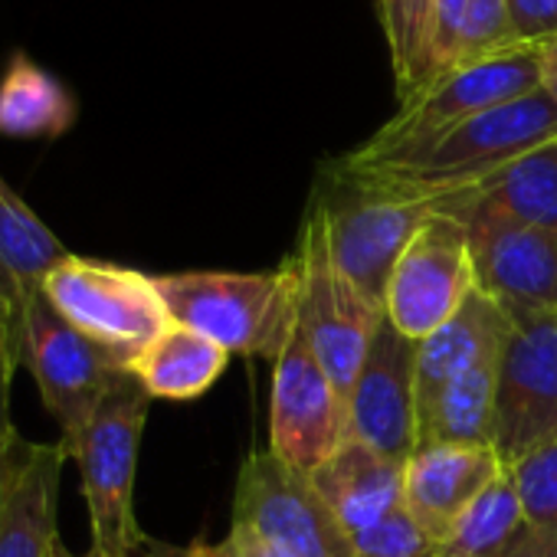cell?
Here are the masks:
<instances>
[{"label": "cell", "instance_id": "cell-31", "mask_svg": "<svg viewBox=\"0 0 557 557\" xmlns=\"http://www.w3.org/2000/svg\"><path fill=\"white\" fill-rule=\"evenodd\" d=\"M177 557H278V554H272L249 531L230 524V534L223 541H190L187 547L177 550Z\"/></svg>", "mask_w": 557, "mask_h": 557}, {"label": "cell", "instance_id": "cell-8", "mask_svg": "<svg viewBox=\"0 0 557 557\" xmlns=\"http://www.w3.org/2000/svg\"><path fill=\"white\" fill-rule=\"evenodd\" d=\"M17 368H27L44 407L60 423L63 440H73L96 413L112 384L128 371L102 345L76 332L47 293H34L14 332Z\"/></svg>", "mask_w": 557, "mask_h": 557}, {"label": "cell", "instance_id": "cell-1", "mask_svg": "<svg viewBox=\"0 0 557 557\" xmlns=\"http://www.w3.org/2000/svg\"><path fill=\"white\" fill-rule=\"evenodd\" d=\"M557 138V109L537 89L524 99L482 112L440 138L426 141L423 148L377 164H351L338 161L342 171L371 181L384 190L413 200H440L456 190H466L515 158L547 145Z\"/></svg>", "mask_w": 557, "mask_h": 557}, {"label": "cell", "instance_id": "cell-2", "mask_svg": "<svg viewBox=\"0 0 557 557\" xmlns=\"http://www.w3.org/2000/svg\"><path fill=\"white\" fill-rule=\"evenodd\" d=\"M171 322L187 325L230 355L278 358L299 332V259L269 272L154 275Z\"/></svg>", "mask_w": 557, "mask_h": 557}, {"label": "cell", "instance_id": "cell-35", "mask_svg": "<svg viewBox=\"0 0 557 557\" xmlns=\"http://www.w3.org/2000/svg\"><path fill=\"white\" fill-rule=\"evenodd\" d=\"M177 550H181V547H174V544H164V541L145 537V541H141L128 557H177ZM53 557H102V554H96V550H89V554H70L63 544H57Z\"/></svg>", "mask_w": 557, "mask_h": 557}, {"label": "cell", "instance_id": "cell-12", "mask_svg": "<svg viewBox=\"0 0 557 557\" xmlns=\"http://www.w3.org/2000/svg\"><path fill=\"white\" fill-rule=\"evenodd\" d=\"M348 440V400L319 364L306 335L296 332L286 351L275 358L269 449L312 475Z\"/></svg>", "mask_w": 557, "mask_h": 557}, {"label": "cell", "instance_id": "cell-30", "mask_svg": "<svg viewBox=\"0 0 557 557\" xmlns=\"http://www.w3.org/2000/svg\"><path fill=\"white\" fill-rule=\"evenodd\" d=\"M524 47H541L557 37V0H508Z\"/></svg>", "mask_w": 557, "mask_h": 557}, {"label": "cell", "instance_id": "cell-21", "mask_svg": "<svg viewBox=\"0 0 557 557\" xmlns=\"http://www.w3.org/2000/svg\"><path fill=\"white\" fill-rule=\"evenodd\" d=\"M76 92L27 53L14 50L0 73V138L57 141L76 125Z\"/></svg>", "mask_w": 557, "mask_h": 557}, {"label": "cell", "instance_id": "cell-18", "mask_svg": "<svg viewBox=\"0 0 557 557\" xmlns=\"http://www.w3.org/2000/svg\"><path fill=\"white\" fill-rule=\"evenodd\" d=\"M404 469L407 462L384 456L361 440H348L329 462L312 472V482L345 531L358 537L404 508Z\"/></svg>", "mask_w": 557, "mask_h": 557}, {"label": "cell", "instance_id": "cell-24", "mask_svg": "<svg viewBox=\"0 0 557 557\" xmlns=\"http://www.w3.org/2000/svg\"><path fill=\"white\" fill-rule=\"evenodd\" d=\"M528 521L518 502V492L505 475H498L453 524L440 541L436 557H498L524 534Z\"/></svg>", "mask_w": 557, "mask_h": 557}, {"label": "cell", "instance_id": "cell-9", "mask_svg": "<svg viewBox=\"0 0 557 557\" xmlns=\"http://www.w3.org/2000/svg\"><path fill=\"white\" fill-rule=\"evenodd\" d=\"M296 259H299V332L306 335L319 364L348 400L361 361L368 355L371 335L384 319V312L374 309L351 286V278L335 265L325 220L315 203L302 220Z\"/></svg>", "mask_w": 557, "mask_h": 557}, {"label": "cell", "instance_id": "cell-4", "mask_svg": "<svg viewBox=\"0 0 557 557\" xmlns=\"http://www.w3.org/2000/svg\"><path fill=\"white\" fill-rule=\"evenodd\" d=\"M312 203L322 210L335 265L374 309L384 312L391 275L410 239L433 216V200L400 197L335 164Z\"/></svg>", "mask_w": 557, "mask_h": 557}, {"label": "cell", "instance_id": "cell-3", "mask_svg": "<svg viewBox=\"0 0 557 557\" xmlns=\"http://www.w3.org/2000/svg\"><path fill=\"white\" fill-rule=\"evenodd\" d=\"M151 394L125 371L73 440H60L79 466L92 547L102 557H128L148 534L135 518V472Z\"/></svg>", "mask_w": 557, "mask_h": 557}, {"label": "cell", "instance_id": "cell-22", "mask_svg": "<svg viewBox=\"0 0 557 557\" xmlns=\"http://www.w3.org/2000/svg\"><path fill=\"white\" fill-rule=\"evenodd\" d=\"M230 351L207 335L171 322L132 364V374L151 394V400H197L226 371Z\"/></svg>", "mask_w": 557, "mask_h": 557}, {"label": "cell", "instance_id": "cell-14", "mask_svg": "<svg viewBox=\"0 0 557 557\" xmlns=\"http://www.w3.org/2000/svg\"><path fill=\"white\" fill-rule=\"evenodd\" d=\"M475 289L511 322L557 312V230L502 226L469 236Z\"/></svg>", "mask_w": 557, "mask_h": 557}, {"label": "cell", "instance_id": "cell-16", "mask_svg": "<svg viewBox=\"0 0 557 557\" xmlns=\"http://www.w3.org/2000/svg\"><path fill=\"white\" fill-rule=\"evenodd\" d=\"M498 475H505V466L492 446H417L404 469V508L440 544Z\"/></svg>", "mask_w": 557, "mask_h": 557}, {"label": "cell", "instance_id": "cell-27", "mask_svg": "<svg viewBox=\"0 0 557 557\" xmlns=\"http://www.w3.org/2000/svg\"><path fill=\"white\" fill-rule=\"evenodd\" d=\"M440 544L410 518L407 508H397L381 524L355 537V557H436Z\"/></svg>", "mask_w": 557, "mask_h": 557}, {"label": "cell", "instance_id": "cell-34", "mask_svg": "<svg viewBox=\"0 0 557 557\" xmlns=\"http://www.w3.org/2000/svg\"><path fill=\"white\" fill-rule=\"evenodd\" d=\"M534 50L541 57V92L557 109V37L547 40V44H541V47H534Z\"/></svg>", "mask_w": 557, "mask_h": 557}, {"label": "cell", "instance_id": "cell-23", "mask_svg": "<svg viewBox=\"0 0 557 557\" xmlns=\"http://www.w3.org/2000/svg\"><path fill=\"white\" fill-rule=\"evenodd\" d=\"M498 361L502 358H488V361L472 364L469 371L453 377L417 413V446H436V443L492 446Z\"/></svg>", "mask_w": 557, "mask_h": 557}, {"label": "cell", "instance_id": "cell-15", "mask_svg": "<svg viewBox=\"0 0 557 557\" xmlns=\"http://www.w3.org/2000/svg\"><path fill=\"white\" fill-rule=\"evenodd\" d=\"M469 236L502 226L557 230V138L515 158L492 177L433 200Z\"/></svg>", "mask_w": 557, "mask_h": 557}, {"label": "cell", "instance_id": "cell-19", "mask_svg": "<svg viewBox=\"0 0 557 557\" xmlns=\"http://www.w3.org/2000/svg\"><path fill=\"white\" fill-rule=\"evenodd\" d=\"M508 335L511 319L475 289L443 329L417 342V413L472 364L502 358Z\"/></svg>", "mask_w": 557, "mask_h": 557}, {"label": "cell", "instance_id": "cell-28", "mask_svg": "<svg viewBox=\"0 0 557 557\" xmlns=\"http://www.w3.org/2000/svg\"><path fill=\"white\" fill-rule=\"evenodd\" d=\"M466 11H469V0H436V21H433V79L443 76V73H449V70H456Z\"/></svg>", "mask_w": 557, "mask_h": 557}, {"label": "cell", "instance_id": "cell-13", "mask_svg": "<svg viewBox=\"0 0 557 557\" xmlns=\"http://www.w3.org/2000/svg\"><path fill=\"white\" fill-rule=\"evenodd\" d=\"M351 440L407 462L417 449V342L384 315L348 394Z\"/></svg>", "mask_w": 557, "mask_h": 557}, {"label": "cell", "instance_id": "cell-26", "mask_svg": "<svg viewBox=\"0 0 557 557\" xmlns=\"http://www.w3.org/2000/svg\"><path fill=\"white\" fill-rule=\"evenodd\" d=\"M528 528H557V440L537 446L505 469Z\"/></svg>", "mask_w": 557, "mask_h": 557}, {"label": "cell", "instance_id": "cell-7", "mask_svg": "<svg viewBox=\"0 0 557 557\" xmlns=\"http://www.w3.org/2000/svg\"><path fill=\"white\" fill-rule=\"evenodd\" d=\"M233 524L278 557H355L345 531L312 475L272 449H252L236 475Z\"/></svg>", "mask_w": 557, "mask_h": 557}, {"label": "cell", "instance_id": "cell-20", "mask_svg": "<svg viewBox=\"0 0 557 557\" xmlns=\"http://www.w3.org/2000/svg\"><path fill=\"white\" fill-rule=\"evenodd\" d=\"M70 256L60 236L0 177V293L8 299L14 332L24 306L44 289L50 272Z\"/></svg>", "mask_w": 557, "mask_h": 557}, {"label": "cell", "instance_id": "cell-33", "mask_svg": "<svg viewBox=\"0 0 557 557\" xmlns=\"http://www.w3.org/2000/svg\"><path fill=\"white\" fill-rule=\"evenodd\" d=\"M27 449H30V443L24 436L17 443L0 440V505H4V495H8V488H11V482H14V475H17L21 462H24V456H27Z\"/></svg>", "mask_w": 557, "mask_h": 557}, {"label": "cell", "instance_id": "cell-25", "mask_svg": "<svg viewBox=\"0 0 557 557\" xmlns=\"http://www.w3.org/2000/svg\"><path fill=\"white\" fill-rule=\"evenodd\" d=\"M377 8L391 50L397 96L400 102H407L433 79L436 0H377Z\"/></svg>", "mask_w": 557, "mask_h": 557}, {"label": "cell", "instance_id": "cell-6", "mask_svg": "<svg viewBox=\"0 0 557 557\" xmlns=\"http://www.w3.org/2000/svg\"><path fill=\"white\" fill-rule=\"evenodd\" d=\"M44 293L76 332L102 345L128 371L171 325L154 275L128 265L70 252L50 272Z\"/></svg>", "mask_w": 557, "mask_h": 557}, {"label": "cell", "instance_id": "cell-11", "mask_svg": "<svg viewBox=\"0 0 557 557\" xmlns=\"http://www.w3.org/2000/svg\"><path fill=\"white\" fill-rule=\"evenodd\" d=\"M472 293L475 265L469 233L459 220L433 210L391 275L384 315L410 342H423L443 329Z\"/></svg>", "mask_w": 557, "mask_h": 557}, {"label": "cell", "instance_id": "cell-32", "mask_svg": "<svg viewBox=\"0 0 557 557\" xmlns=\"http://www.w3.org/2000/svg\"><path fill=\"white\" fill-rule=\"evenodd\" d=\"M498 557H557V528H524V534Z\"/></svg>", "mask_w": 557, "mask_h": 557}, {"label": "cell", "instance_id": "cell-10", "mask_svg": "<svg viewBox=\"0 0 557 557\" xmlns=\"http://www.w3.org/2000/svg\"><path fill=\"white\" fill-rule=\"evenodd\" d=\"M557 440V312L511 322L498 361L492 449L515 466Z\"/></svg>", "mask_w": 557, "mask_h": 557}, {"label": "cell", "instance_id": "cell-17", "mask_svg": "<svg viewBox=\"0 0 557 557\" xmlns=\"http://www.w3.org/2000/svg\"><path fill=\"white\" fill-rule=\"evenodd\" d=\"M66 459L63 443H30L0 505V557H53Z\"/></svg>", "mask_w": 557, "mask_h": 557}, {"label": "cell", "instance_id": "cell-5", "mask_svg": "<svg viewBox=\"0 0 557 557\" xmlns=\"http://www.w3.org/2000/svg\"><path fill=\"white\" fill-rule=\"evenodd\" d=\"M541 89V57L534 47H521L515 53L456 66L443 76H436L426 89H420L413 99L400 102L394 119L377 128L361 148L345 154L351 164H377L404 158L426 141L440 138L443 132L492 112L498 106H508L515 99H524Z\"/></svg>", "mask_w": 557, "mask_h": 557}, {"label": "cell", "instance_id": "cell-29", "mask_svg": "<svg viewBox=\"0 0 557 557\" xmlns=\"http://www.w3.org/2000/svg\"><path fill=\"white\" fill-rule=\"evenodd\" d=\"M17 371V351H14V319L8 309V299L0 293V440L17 443L21 433L11 420V381Z\"/></svg>", "mask_w": 557, "mask_h": 557}]
</instances>
